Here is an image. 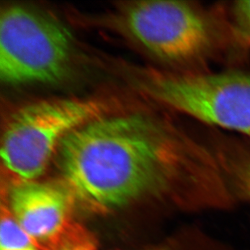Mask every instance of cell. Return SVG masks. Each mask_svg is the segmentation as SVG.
<instances>
[{"label":"cell","instance_id":"cell-1","mask_svg":"<svg viewBox=\"0 0 250 250\" xmlns=\"http://www.w3.org/2000/svg\"><path fill=\"white\" fill-rule=\"evenodd\" d=\"M58 153L64 184L97 210L120 208L177 182L204 203L227 195L220 167L205 147L143 113L95 118L69 134Z\"/></svg>","mask_w":250,"mask_h":250},{"label":"cell","instance_id":"cell-2","mask_svg":"<svg viewBox=\"0 0 250 250\" xmlns=\"http://www.w3.org/2000/svg\"><path fill=\"white\" fill-rule=\"evenodd\" d=\"M97 98H56L26 104L7 121L1 140L2 166L21 182L45 172L63 139L85 123L108 113Z\"/></svg>","mask_w":250,"mask_h":250},{"label":"cell","instance_id":"cell-3","mask_svg":"<svg viewBox=\"0 0 250 250\" xmlns=\"http://www.w3.org/2000/svg\"><path fill=\"white\" fill-rule=\"evenodd\" d=\"M71 33L50 15L12 5L0 17V77L7 84L58 82L68 71Z\"/></svg>","mask_w":250,"mask_h":250},{"label":"cell","instance_id":"cell-4","mask_svg":"<svg viewBox=\"0 0 250 250\" xmlns=\"http://www.w3.org/2000/svg\"><path fill=\"white\" fill-rule=\"evenodd\" d=\"M141 89L161 104L204 123L250 135V73L149 71Z\"/></svg>","mask_w":250,"mask_h":250},{"label":"cell","instance_id":"cell-5","mask_svg":"<svg viewBox=\"0 0 250 250\" xmlns=\"http://www.w3.org/2000/svg\"><path fill=\"white\" fill-rule=\"evenodd\" d=\"M118 24L135 43L164 61L185 62L212 50L215 31L208 15L189 2L139 1L123 5Z\"/></svg>","mask_w":250,"mask_h":250},{"label":"cell","instance_id":"cell-6","mask_svg":"<svg viewBox=\"0 0 250 250\" xmlns=\"http://www.w3.org/2000/svg\"><path fill=\"white\" fill-rule=\"evenodd\" d=\"M72 196L65 184L21 182L10 191L9 211L33 241L47 250L71 227Z\"/></svg>","mask_w":250,"mask_h":250},{"label":"cell","instance_id":"cell-7","mask_svg":"<svg viewBox=\"0 0 250 250\" xmlns=\"http://www.w3.org/2000/svg\"><path fill=\"white\" fill-rule=\"evenodd\" d=\"M38 245L19 224L9 210L2 208L0 250H39Z\"/></svg>","mask_w":250,"mask_h":250},{"label":"cell","instance_id":"cell-8","mask_svg":"<svg viewBox=\"0 0 250 250\" xmlns=\"http://www.w3.org/2000/svg\"><path fill=\"white\" fill-rule=\"evenodd\" d=\"M45 250H97L94 241L81 227L72 226L58 242Z\"/></svg>","mask_w":250,"mask_h":250},{"label":"cell","instance_id":"cell-9","mask_svg":"<svg viewBox=\"0 0 250 250\" xmlns=\"http://www.w3.org/2000/svg\"><path fill=\"white\" fill-rule=\"evenodd\" d=\"M232 18L236 38L250 47V0L234 2Z\"/></svg>","mask_w":250,"mask_h":250},{"label":"cell","instance_id":"cell-10","mask_svg":"<svg viewBox=\"0 0 250 250\" xmlns=\"http://www.w3.org/2000/svg\"><path fill=\"white\" fill-rule=\"evenodd\" d=\"M238 175L242 187L245 188L247 194L250 195V163L241 167L239 169Z\"/></svg>","mask_w":250,"mask_h":250}]
</instances>
